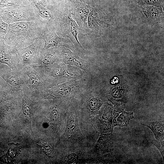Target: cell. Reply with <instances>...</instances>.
<instances>
[{
  "mask_svg": "<svg viewBox=\"0 0 164 164\" xmlns=\"http://www.w3.org/2000/svg\"><path fill=\"white\" fill-rule=\"evenodd\" d=\"M46 28V25L39 20L12 23L8 24L4 42L17 47L31 44L41 39Z\"/></svg>",
  "mask_w": 164,
  "mask_h": 164,
  "instance_id": "obj_1",
  "label": "cell"
},
{
  "mask_svg": "<svg viewBox=\"0 0 164 164\" xmlns=\"http://www.w3.org/2000/svg\"><path fill=\"white\" fill-rule=\"evenodd\" d=\"M0 17L8 24L17 22L39 20L34 9L30 4L0 9Z\"/></svg>",
  "mask_w": 164,
  "mask_h": 164,
  "instance_id": "obj_2",
  "label": "cell"
},
{
  "mask_svg": "<svg viewBox=\"0 0 164 164\" xmlns=\"http://www.w3.org/2000/svg\"><path fill=\"white\" fill-rule=\"evenodd\" d=\"M56 20H58L59 27H61L67 36L77 46L84 50L78 39V26L72 18L70 12L63 13L61 17H55Z\"/></svg>",
  "mask_w": 164,
  "mask_h": 164,
  "instance_id": "obj_3",
  "label": "cell"
},
{
  "mask_svg": "<svg viewBox=\"0 0 164 164\" xmlns=\"http://www.w3.org/2000/svg\"><path fill=\"white\" fill-rule=\"evenodd\" d=\"M32 6L39 20L48 28H53V15L47 4L46 0H27Z\"/></svg>",
  "mask_w": 164,
  "mask_h": 164,
  "instance_id": "obj_4",
  "label": "cell"
},
{
  "mask_svg": "<svg viewBox=\"0 0 164 164\" xmlns=\"http://www.w3.org/2000/svg\"><path fill=\"white\" fill-rule=\"evenodd\" d=\"M109 18L105 13L91 8L88 17V25L91 29L98 31L109 27L111 22Z\"/></svg>",
  "mask_w": 164,
  "mask_h": 164,
  "instance_id": "obj_5",
  "label": "cell"
},
{
  "mask_svg": "<svg viewBox=\"0 0 164 164\" xmlns=\"http://www.w3.org/2000/svg\"><path fill=\"white\" fill-rule=\"evenodd\" d=\"M56 69L55 74L65 82L72 80H80L83 73L80 69L74 66L63 63Z\"/></svg>",
  "mask_w": 164,
  "mask_h": 164,
  "instance_id": "obj_6",
  "label": "cell"
},
{
  "mask_svg": "<svg viewBox=\"0 0 164 164\" xmlns=\"http://www.w3.org/2000/svg\"><path fill=\"white\" fill-rule=\"evenodd\" d=\"M61 53L64 63L75 66L86 72L88 71L89 64L87 61L80 58L70 49L63 46Z\"/></svg>",
  "mask_w": 164,
  "mask_h": 164,
  "instance_id": "obj_7",
  "label": "cell"
},
{
  "mask_svg": "<svg viewBox=\"0 0 164 164\" xmlns=\"http://www.w3.org/2000/svg\"><path fill=\"white\" fill-rule=\"evenodd\" d=\"M41 39L43 40L44 43L43 50L62 46L65 43L64 39L58 36L54 29L47 27Z\"/></svg>",
  "mask_w": 164,
  "mask_h": 164,
  "instance_id": "obj_8",
  "label": "cell"
},
{
  "mask_svg": "<svg viewBox=\"0 0 164 164\" xmlns=\"http://www.w3.org/2000/svg\"><path fill=\"white\" fill-rule=\"evenodd\" d=\"M91 8L86 5L80 7L75 9L74 15L77 22L82 28H87V19L88 15Z\"/></svg>",
  "mask_w": 164,
  "mask_h": 164,
  "instance_id": "obj_9",
  "label": "cell"
},
{
  "mask_svg": "<svg viewBox=\"0 0 164 164\" xmlns=\"http://www.w3.org/2000/svg\"><path fill=\"white\" fill-rule=\"evenodd\" d=\"M149 128L153 132L156 139L159 141L164 140V120L159 121L147 122L142 124Z\"/></svg>",
  "mask_w": 164,
  "mask_h": 164,
  "instance_id": "obj_10",
  "label": "cell"
},
{
  "mask_svg": "<svg viewBox=\"0 0 164 164\" xmlns=\"http://www.w3.org/2000/svg\"><path fill=\"white\" fill-rule=\"evenodd\" d=\"M161 8L151 6H146L143 8L142 14L145 19L150 22H155L160 18L161 15Z\"/></svg>",
  "mask_w": 164,
  "mask_h": 164,
  "instance_id": "obj_11",
  "label": "cell"
},
{
  "mask_svg": "<svg viewBox=\"0 0 164 164\" xmlns=\"http://www.w3.org/2000/svg\"><path fill=\"white\" fill-rule=\"evenodd\" d=\"M8 145L9 148L8 151L2 158L8 162H10L20 153V144L12 142L8 144Z\"/></svg>",
  "mask_w": 164,
  "mask_h": 164,
  "instance_id": "obj_12",
  "label": "cell"
},
{
  "mask_svg": "<svg viewBox=\"0 0 164 164\" xmlns=\"http://www.w3.org/2000/svg\"><path fill=\"white\" fill-rule=\"evenodd\" d=\"M69 117L68 124L66 129V132L67 135L70 136H72L74 137L79 136L80 135V132L78 125L76 119L70 116Z\"/></svg>",
  "mask_w": 164,
  "mask_h": 164,
  "instance_id": "obj_13",
  "label": "cell"
},
{
  "mask_svg": "<svg viewBox=\"0 0 164 164\" xmlns=\"http://www.w3.org/2000/svg\"><path fill=\"white\" fill-rule=\"evenodd\" d=\"M0 62L7 64L11 68L12 67L10 55L4 40L0 43Z\"/></svg>",
  "mask_w": 164,
  "mask_h": 164,
  "instance_id": "obj_14",
  "label": "cell"
},
{
  "mask_svg": "<svg viewBox=\"0 0 164 164\" xmlns=\"http://www.w3.org/2000/svg\"><path fill=\"white\" fill-rule=\"evenodd\" d=\"M134 118L133 112H127L125 111L122 112L117 117L115 126H127L129 124L130 120Z\"/></svg>",
  "mask_w": 164,
  "mask_h": 164,
  "instance_id": "obj_15",
  "label": "cell"
},
{
  "mask_svg": "<svg viewBox=\"0 0 164 164\" xmlns=\"http://www.w3.org/2000/svg\"><path fill=\"white\" fill-rule=\"evenodd\" d=\"M55 52L50 51L45 54L42 61L43 63L45 65L52 64L58 59Z\"/></svg>",
  "mask_w": 164,
  "mask_h": 164,
  "instance_id": "obj_16",
  "label": "cell"
},
{
  "mask_svg": "<svg viewBox=\"0 0 164 164\" xmlns=\"http://www.w3.org/2000/svg\"><path fill=\"white\" fill-rule=\"evenodd\" d=\"M101 105V101L97 98L93 97L88 100V108L93 112H97L99 110Z\"/></svg>",
  "mask_w": 164,
  "mask_h": 164,
  "instance_id": "obj_17",
  "label": "cell"
},
{
  "mask_svg": "<svg viewBox=\"0 0 164 164\" xmlns=\"http://www.w3.org/2000/svg\"><path fill=\"white\" fill-rule=\"evenodd\" d=\"M8 27V24L5 22L0 17V43L4 39Z\"/></svg>",
  "mask_w": 164,
  "mask_h": 164,
  "instance_id": "obj_18",
  "label": "cell"
},
{
  "mask_svg": "<svg viewBox=\"0 0 164 164\" xmlns=\"http://www.w3.org/2000/svg\"><path fill=\"white\" fill-rule=\"evenodd\" d=\"M138 2L141 5H150L159 7L163 5L164 0H138Z\"/></svg>",
  "mask_w": 164,
  "mask_h": 164,
  "instance_id": "obj_19",
  "label": "cell"
},
{
  "mask_svg": "<svg viewBox=\"0 0 164 164\" xmlns=\"http://www.w3.org/2000/svg\"><path fill=\"white\" fill-rule=\"evenodd\" d=\"M39 146L43 152L48 155H50L53 151V149L47 143L44 141L39 142Z\"/></svg>",
  "mask_w": 164,
  "mask_h": 164,
  "instance_id": "obj_20",
  "label": "cell"
},
{
  "mask_svg": "<svg viewBox=\"0 0 164 164\" xmlns=\"http://www.w3.org/2000/svg\"><path fill=\"white\" fill-rule=\"evenodd\" d=\"M152 143L158 149L162 155L163 159L164 155V140H152Z\"/></svg>",
  "mask_w": 164,
  "mask_h": 164,
  "instance_id": "obj_21",
  "label": "cell"
},
{
  "mask_svg": "<svg viewBox=\"0 0 164 164\" xmlns=\"http://www.w3.org/2000/svg\"><path fill=\"white\" fill-rule=\"evenodd\" d=\"M7 81L13 86H16L19 84V82L17 78L12 75H9L6 78Z\"/></svg>",
  "mask_w": 164,
  "mask_h": 164,
  "instance_id": "obj_22",
  "label": "cell"
},
{
  "mask_svg": "<svg viewBox=\"0 0 164 164\" xmlns=\"http://www.w3.org/2000/svg\"><path fill=\"white\" fill-rule=\"evenodd\" d=\"M59 118V112L56 109L53 110L50 113V118L51 120L53 122L57 121Z\"/></svg>",
  "mask_w": 164,
  "mask_h": 164,
  "instance_id": "obj_23",
  "label": "cell"
},
{
  "mask_svg": "<svg viewBox=\"0 0 164 164\" xmlns=\"http://www.w3.org/2000/svg\"><path fill=\"white\" fill-rule=\"evenodd\" d=\"M29 77V82L30 85L32 87L34 86L38 83V80L37 77L34 74H31L28 75Z\"/></svg>",
  "mask_w": 164,
  "mask_h": 164,
  "instance_id": "obj_24",
  "label": "cell"
},
{
  "mask_svg": "<svg viewBox=\"0 0 164 164\" xmlns=\"http://www.w3.org/2000/svg\"><path fill=\"white\" fill-rule=\"evenodd\" d=\"M22 108L24 114L27 116H30L31 113L29 107L26 104H23Z\"/></svg>",
  "mask_w": 164,
  "mask_h": 164,
  "instance_id": "obj_25",
  "label": "cell"
},
{
  "mask_svg": "<svg viewBox=\"0 0 164 164\" xmlns=\"http://www.w3.org/2000/svg\"><path fill=\"white\" fill-rule=\"evenodd\" d=\"M18 6L27 5L29 4L27 0H12Z\"/></svg>",
  "mask_w": 164,
  "mask_h": 164,
  "instance_id": "obj_26",
  "label": "cell"
},
{
  "mask_svg": "<svg viewBox=\"0 0 164 164\" xmlns=\"http://www.w3.org/2000/svg\"><path fill=\"white\" fill-rule=\"evenodd\" d=\"M118 81V80L117 77H114L111 80V83L112 84H117Z\"/></svg>",
  "mask_w": 164,
  "mask_h": 164,
  "instance_id": "obj_27",
  "label": "cell"
},
{
  "mask_svg": "<svg viewBox=\"0 0 164 164\" xmlns=\"http://www.w3.org/2000/svg\"><path fill=\"white\" fill-rule=\"evenodd\" d=\"M52 1H53V2H54V0H51Z\"/></svg>",
  "mask_w": 164,
  "mask_h": 164,
  "instance_id": "obj_28",
  "label": "cell"
}]
</instances>
